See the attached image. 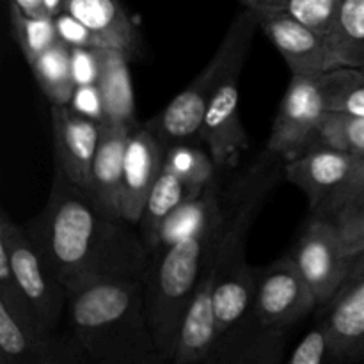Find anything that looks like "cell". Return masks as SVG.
<instances>
[{
  "instance_id": "1",
  "label": "cell",
  "mask_w": 364,
  "mask_h": 364,
  "mask_svg": "<svg viewBox=\"0 0 364 364\" xmlns=\"http://www.w3.org/2000/svg\"><path fill=\"white\" fill-rule=\"evenodd\" d=\"M130 226L55 166L48 201L25 231L53 276L71 288L98 277L142 279L149 251Z\"/></svg>"
},
{
  "instance_id": "2",
  "label": "cell",
  "mask_w": 364,
  "mask_h": 364,
  "mask_svg": "<svg viewBox=\"0 0 364 364\" xmlns=\"http://www.w3.org/2000/svg\"><path fill=\"white\" fill-rule=\"evenodd\" d=\"M75 338L91 361L162 364L139 277H98L66 288Z\"/></svg>"
},
{
  "instance_id": "3",
  "label": "cell",
  "mask_w": 364,
  "mask_h": 364,
  "mask_svg": "<svg viewBox=\"0 0 364 364\" xmlns=\"http://www.w3.org/2000/svg\"><path fill=\"white\" fill-rule=\"evenodd\" d=\"M284 160L263 149L231 191L213 255V304L219 338L252 313L255 267L247 262V237L259 208L276 187Z\"/></svg>"
},
{
  "instance_id": "4",
  "label": "cell",
  "mask_w": 364,
  "mask_h": 364,
  "mask_svg": "<svg viewBox=\"0 0 364 364\" xmlns=\"http://www.w3.org/2000/svg\"><path fill=\"white\" fill-rule=\"evenodd\" d=\"M224 217L194 237L149 252L142 274L146 309L164 363L173 361L181 320L196 294L206 263L215 252Z\"/></svg>"
},
{
  "instance_id": "5",
  "label": "cell",
  "mask_w": 364,
  "mask_h": 364,
  "mask_svg": "<svg viewBox=\"0 0 364 364\" xmlns=\"http://www.w3.org/2000/svg\"><path fill=\"white\" fill-rule=\"evenodd\" d=\"M256 27H258V21H256L255 11L245 7L235 18L230 31L226 32L223 43L215 50L205 70L159 116L149 119L146 124L167 142H185L198 137L201 134L206 107L217 85L223 80L231 60L238 53L249 52Z\"/></svg>"
},
{
  "instance_id": "6",
  "label": "cell",
  "mask_w": 364,
  "mask_h": 364,
  "mask_svg": "<svg viewBox=\"0 0 364 364\" xmlns=\"http://www.w3.org/2000/svg\"><path fill=\"white\" fill-rule=\"evenodd\" d=\"M0 256L9 262L16 288L36 318L46 329L55 331L68 306L66 287L48 269L25 228L14 224L6 210L0 212Z\"/></svg>"
},
{
  "instance_id": "7",
  "label": "cell",
  "mask_w": 364,
  "mask_h": 364,
  "mask_svg": "<svg viewBox=\"0 0 364 364\" xmlns=\"http://www.w3.org/2000/svg\"><path fill=\"white\" fill-rule=\"evenodd\" d=\"M91 361L77 338H59L28 309L0 299V363L80 364Z\"/></svg>"
},
{
  "instance_id": "8",
  "label": "cell",
  "mask_w": 364,
  "mask_h": 364,
  "mask_svg": "<svg viewBox=\"0 0 364 364\" xmlns=\"http://www.w3.org/2000/svg\"><path fill=\"white\" fill-rule=\"evenodd\" d=\"M290 255L318 306H326L340 291L354 263L345 252L336 226L315 213L306 220Z\"/></svg>"
},
{
  "instance_id": "9",
  "label": "cell",
  "mask_w": 364,
  "mask_h": 364,
  "mask_svg": "<svg viewBox=\"0 0 364 364\" xmlns=\"http://www.w3.org/2000/svg\"><path fill=\"white\" fill-rule=\"evenodd\" d=\"M326 112L320 75H291L265 149L283 160L306 151L315 144L316 130Z\"/></svg>"
},
{
  "instance_id": "10",
  "label": "cell",
  "mask_w": 364,
  "mask_h": 364,
  "mask_svg": "<svg viewBox=\"0 0 364 364\" xmlns=\"http://www.w3.org/2000/svg\"><path fill=\"white\" fill-rule=\"evenodd\" d=\"M318 306L291 255L256 269L252 313L267 326L290 329Z\"/></svg>"
},
{
  "instance_id": "11",
  "label": "cell",
  "mask_w": 364,
  "mask_h": 364,
  "mask_svg": "<svg viewBox=\"0 0 364 364\" xmlns=\"http://www.w3.org/2000/svg\"><path fill=\"white\" fill-rule=\"evenodd\" d=\"M247 53H238L231 60L230 68L206 107L199 139L208 146V151L215 160L217 167L235 166L238 156L249 148V135L238 110V100H240L238 78L244 70Z\"/></svg>"
},
{
  "instance_id": "12",
  "label": "cell",
  "mask_w": 364,
  "mask_h": 364,
  "mask_svg": "<svg viewBox=\"0 0 364 364\" xmlns=\"http://www.w3.org/2000/svg\"><path fill=\"white\" fill-rule=\"evenodd\" d=\"M283 171L287 180L304 192L313 213L340 196L363 173L364 159L316 144L287 160Z\"/></svg>"
},
{
  "instance_id": "13",
  "label": "cell",
  "mask_w": 364,
  "mask_h": 364,
  "mask_svg": "<svg viewBox=\"0 0 364 364\" xmlns=\"http://www.w3.org/2000/svg\"><path fill=\"white\" fill-rule=\"evenodd\" d=\"M169 142L148 124H137L130 130L123 167L121 215L132 226L139 224L146 199L162 173Z\"/></svg>"
},
{
  "instance_id": "14",
  "label": "cell",
  "mask_w": 364,
  "mask_h": 364,
  "mask_svg": "<svg viewBox=\"0 0 364 364\" xmlns=\"http://www.w3.org/2000/svg\"><path fill=\"white\" fill-rule=\"evenodd\" d=\"M252 11L258 27L279 50L291 75H320L327 70H333L334 66L326 39L318 32L281 11Z\"/></svg>"
},
{
  "instance_id": "15",
  "label": "cell",
  "mask_w": 364,
  "mask_h": 364,
  "mask_svg": "<svg viewBox=\"0 0 364 364\" xmlns=\"http://www.w3.org/2000/svg\"><path fill=\"white\" fill-rule=\"evenodd\" d=\"M50 117L55 166H59L73 183L87 191L92 162L102 139V123L82 116L70 105H52Z\"/></svg>"
},
{
  "instance_id": "16",
  "label": "cell",
  "mask_w": 364,
  "mask_h": 364,
  "mask_svg": "<svg viewBox=\"0 0 364 364\" xmlns=\"http://www.w3.org/2000/svg\"><path fill=\"white\" fill-rule=\"evenodd\" d=\"M213 255L203 270L194 297L181 320L178 343L171 361L173 364L208 363L219 341V326L213 304Z\"/></svg>"
},
{
  "instance_id": "17",
  "label": "cell",
  "mask_w": 364,
  "mask_h": 364,
  "mask_svg": "<svg viewBox=\"0 0 364 364\" xmlns=\"http://www.w3.org/2000/svg\"><path fill=\"white\" fill-rule=\"evenodd\" d=\"M322 320L333 338L334 361L364 358V265L352 267L343 287L326 304Z\"/></svg>"
},
{
  "instance_id": "18",
  "label": "cell",
  "mask_w": 364,
  "mask_h": 364,
  "mask_svg": "<svg viewBox=\"0 0 364 364\" xmlns=\"http://www.w3.org/2000/svg\"><path fill=\"white\" fill-rule=\"evenodd\" d=\"M287 333L251 313L219 338L208 364H279L287 350Z\"/></svg>"
},
{
  "instance_id": "19",
  "label": "cell",
  "mask_w": 364,
  "mask_h": 364,
  "mask_svg": "<svg viewBox=\"0 0 364 364\" xmlns=\"http://www.w3.org/2000/svg\"><path fill=\"white\" fill-rule=\"evenodd\" d=\"M130 127L119 123H102V139L96 149L87 192L96 203L114 217H121V191H123L124 151Z\"/></svg>"
},
{
  "instance_id": "20",
  "label": "cell",
  "mask_w": 364,
  "mask_h": 364,
  "mask_svg": "<svg viewBox=\"0 0 364 364\" xmlns=\"http://www.w3.org/2000/svg\"><path fill=\"white\" fill-rule=\"evenodd\" d=\"M64 9L87 25L109 46L134 55L137 31L119 0H64Z\"/></svg>"
},
{
  "instance_id": "21",
  "label": "cell",
  "mask_w": 364,
  "mask_h": 364,
  "mask_svg": "<svg viewBox=\"0 0 364 364\" xmlns=\"http://www.w3.org/2000/svg\"><path fill=\"white\" fill-rule=\"evenodd\" d=\"M128 60L130 55L121 48H103L98 87L105 107V121L134 128L139 123L135 119V98Z\"/></svg>"
},
{
  "instance_id": "22",
  "label": "cell",
  "mask_w": 364,
  "mask_h": 364,
  "mask_svg": "<svg viewBox=\"0 0 364 364\" xmlns=\"http://www.w3.org/2000/svg\"><path fill=\"white\" fill-rule=\"evenodd\" d=\"M224 217V206L220 201L219 180L206 187L201 194L192 196L181 203L169 215L162 226L159 237V247L173 245L176 242L194 237ZM153 252V251H151Z\"/></svg>"
},
{
  "instance_id": "23",
  "label": "cell",
  "mask_w": 364,
  "mask_h": 364,
  "mask_svg": "<svg viewBox=\"0 0 364 364\" xmlns=\"http://www.w3.org/2000/svg\"><path fill=\"white\" fill-rule=\"evenodd\" d=\"M192 196H198V192L192 191L176 173L164 166L159 180L153 185L151 192L146 199L141 220L137 224L139 233L149 252L155 251L159 245L160 231L171 213Z\"/></svg>"
},
{
  "instance_id": "24",
  "label": "cell",
  "mask_w": 364,
  "mask_h": 364,
  "mask_svg": "<svg viewBox=\"0 0 364 364\" xmlns=\"http://www.w3.org/2000/svg\"><path fill=\"white\" fill-rule=\"evenodd\" d=\"M323 39L334 68L364 70V0H340L333 27Z\"/></svg>"
},
{
  "instance_id": "25",
  "label": "cell",
  "mask_w": 364,
  "mask_h": 364,
  "mask_svg": "<svg viewBox=\"0 0 364 364\" xmlns=\"http://www.w3.org/2000/svg\"><path fill=\"white\" fill-rule=\"evenodd\" d=\"M313 213L326 217L336 226L348 258L361 256L364 252V171L340 196Z\"/></svg>"
},
{
  "instance_id": "26",
  "label": "cell",
  "mask_w": 364,
  "mask_h": 364,
  "mask_svg": "<svg viewBox=\"0 0 364 364\" xmlns=\"http://www.w3.org/2000/svg\"><path fill=\"white\" fill-rule=\"evenodd\" d=\"M28 66L52 105L70 103L77 84L71 73V48L66 43L59 39Z\"/></svg>"
},
{
  "instance_id": "27",
  "label": "cell",
  "mask_w": 364,
  "mask_h": 364,
  "mask_svg": "<svg viewBox=\"0 0 364 364\" xmlns=\"http://www.w3.org/2000/svg\"><path fill=\"white\" fill-rule=\"evenodd\" d=\"M327 110L364 116V70L340 66L320 73Z\"/></svg>"
},
{
  "instance_id": "28",
  "label": "cell",
  "mask_w": 364,
  "mask_h": 364,
  "mask_svg": "<svg viewBox=\"0 0 364 364\" xmlns=\"http://www.w3.org/2000/svg\"><path fill=\"white\" fill-rule=\"evenodd\" d=\"M316 144L364 159V116L327 110L316 130L313 146Z\"/></svg>"
},
{
  "instance_id": "29",
  "label": "cell",
  "mask_w": 364,
  "mask_h": 364,
  "mask_svg": "<svg viewBox=\"0 0 364 364\" xmlns=\"http://www.w3.org/2000/svg\"><path fill=\"white\" fill-rule=\"evenodd\" d=\"M164 166L176 173L194 192L201 194L206 187L217 181V164L210 153L198 146L176 142L169 146Z\"/></svg>"
},
{
  "instance_id": "30",
  "label": "cell",
  "mask_w": 364,
  "mask_h": 364,
  "mask_svg": "<svg viewBox=\"0 0 364 364\" xmlns=\"http://www.w3.org/2000/svg\"><path fill=\"white\" fill-rule=\"evenodd\" d=\"M11 25L13 34L28 64L34 63L45 50L59 41L53 16H32L11 4Z\"/></svg>"
},
{
  "instance_id": "31",
  "label": "cell",
  "mask_w": 364,
  "mask_h": 364,
  "mask_svg": "<svg viewBox=\"0 0 364 364\" xmlns=\"http://www.w3.org/2000/svg\"><path fill=\"white\" fill-rule=\"evenodd\" d=\"M242 2L251 9H272L290 14L326 38L333 27L340 0H242Z\"/></svg>"
},
{
  "instance_id": "32",
  "label": "cell",
  "mask_w": 364,
  "mask_h": 364,
  "mask_svg": "<svg viewBox=\"0 0 364 364\" xmlns=\"http://www.w3.org/2000/svg\"><path fill=\"white\" fill-rule=\"evenodd\" d=\"M334 361L333 338L323 320H320L294 348L288 358L290 364H326Z\"/></svg>"
},
{
  "instance_id": "33",
  "label": "cell",
  "mask_w": 364,
  "mask_h": 364,
  "mask_svg": "<svg viewBox=\"0 0 364 364\" xmlns=\"http://www.w3.org/2000/svg\"><path fill=\"white\" fill-rule=\"evenodd\" d=\"M53 21H55L59 39L63 43H66L70 48H73V46H80V48H107L109 46L87 25L82 23L78 18L68 13L66 9L60 11L57 16H53Z\"/></svg>"
},
{
  "instance_id": "34",
  "label": "cell",
  "mask_w": 364,
  "mask_h": 364,
  "mask_svg": "<svg viewBox=\"0 0 364 364\" xmlns=\"http://www.w3.org/2000/svg\"><path fill=\"white\" fill-rule=\"evenodd\" d=\"M103 48H71V73L77 85L98 84Z\"/></svg>"
},
{
  "instance_id": "35",
  "label": "cell",
  "mask_w": 364,
  "mask_h": 364,
  "mask_svg": "<svg viewBox=\"0 0 364 364\" xmlns=\"http://www.w3.org/2000/svg\"><path fill=\"white\" fill-rule=\"evenodd\" d=\"M68 105L89 119H95L98 123L105 121V107H103V98L98 84L77 85Z\"/></svg>"
},
{
  "instance_id": "36",
  "label": "cell",
  "mask_w": 364,
  "mask_h": 364,
  "mask_svg": "<svg viewBox=\"0 0 364 364\" xmlns=\"http://www.w3.org/2000/svg\"><path fill=\"white\" fill-rule=\"evenodd\" d=\"M13 2L27 14H32V16H50L46 13L45 6H43V0H13Z\"/></svg>"
},
{
  "instance_id": "37",
  "label": "cell",
  "mask_w": 364,
  "mask_h": 364,
  "mask_svg": "<svg viewBox=\"0 0 364 364\" xmlns=\"http://www.w3.org/2000/svg\"><path fill=\"white\" fill-rule=\"evenodd\" d=\"M43 6L50 16H57L60 11H64V0H43Z\"/></svg>"
},
{
  "instance_id": "38",
  "label": "cell",
  "mask_w": 364,
  "mask_h": 364,
  "mask_svg": "<svg viewBox=\"0 0 364 364\" xmlns=\"http://www.w3.org/2000/svg\"><path fill=\"white\" fill-rule=\"evenodd\" d=\"M361 265H364V252L361 256H358V258L354 259V263H352V267H361Z\"/></svg>"
}]
</instances>
